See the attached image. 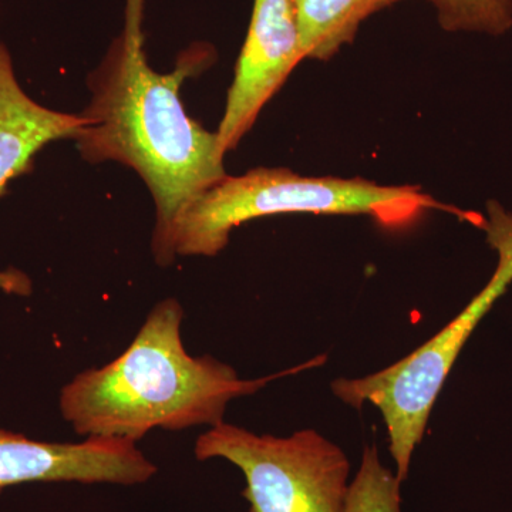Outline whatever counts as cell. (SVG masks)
I'll return each mask as SVG.
<instances>
[{
    "mask_svg": "<svg viewBox=\"0 0 512 512\" xmlns=\"http://www.w3.org/2000/svg\"><path fill=\"white\" fill-rule=\"evenodd\" d=\"M156 474V464L131 440L87 437L83 443H47L0 429V493L26 483L137 485Z\"/></svg>",
    "mask_w": 512,
    "mask_h": 512,
    "instance_id": "cell-7",
    "label": "cell"
},
{
    "mask_svg": "<svg viewBox=\"0 0 512 512\" xmlns=\"http://www.w3.org/2000/svg\"><path fill=\"white\" fill-rule=\"evenodd\" d=\"M400 485L396 474L380 461L379 448L366 446L343 512H402Z\"/></svg>",
    "mask_w": 512,
    "mask_h": 512,
    "instance_id": "cell-10",
    "label": "cell"
},
{
    "mask_svg": "<svg viewBox=\"0 0 512 512\" xmlns=\"http://www.w3.org/2000/svg\"><path fill=\"white\" fill-rule=\"evenodd\" d=\"M144 5L127 0L126 25L90 80L93 99L76 140L86 160L120 161L146 181L157 207L154 255L168 265L175 221L228 174L217 134L188 116L180 96L184 80L214 62V47L195 43L174 72H156L144 52Z\"/></svg>",
    "mask_w": 512,
    "mask_h": 512,
    "instance_id": "cell-1",
    "label": "cell"
},
{
    "mask_svg": "<svg viewBox=\"0 0 512 512\" xmlns=\"http://www.w3.org/2000/svg\"><path fill=\"white\" fill-rule=\"evenodd\" d=\"M197 460L224 458L244 474L249 512H343L350 464L342 448L315 430L289 437L222 423L198 437Z\"/></svg>",
    "mask_w": 512,
    "mask_h": 512,
    "instance_id": "cell-5",
    "label": "cell"
},
{
    "mask_svg": "<svg viewBox=\"0 0 512 512\" xmlns=\"http://www.w3.org/2000/svg\"><path fill=\"white\" fill-rule=\"evenodd\" d=\"M303 59L329 60L355 40L363 20L384 9V0H293Z\"/></svg>",
    "mask_w": 512,
    "mask_h": 512,
    "instance_id": "cell-9",
    "label": "cell"
},
{
    "mask_svg": "<svg viewBox=\"0 0 512 512\" xmlns=\"http://www.w3.org/2000/svg\"><path fill=\"white\" fill-rule=\"evenodd\" d=\"M402 0H384L390 8ZM447 32H476L501 36L512 28V0H429Z\"/></svg>",
    "mask_w": 512,
    "mask_h": 512,
    "instance_id": "cell-11",
    "label": "cell"
},
{
    "mask_svg": "<svg viewBox=\"0 0 512 512\" xmlns=\"http://www.w3.org/2000/svg\"><path fill=\"white\" fill-rule=\"evenodd\" d=\"M441 210L480 227L484 218L457 210L413 185H379L362 178L302 177L288 168H256L228 177L201 194L175 221V255L215 256L232 229L255 218L281 214L367 215L387 229L410 227L426 211Z\"/></svg>",
    "mask_w": 512,
    "mask_h": 512,
    "instance_id": "cell-3",
    "label": "cell"
},
{
    "mask_svg": "<svg viewBox=\"0 0 512 512\" xmlns=\"http://www.w3.org/2000/svg\"><path fill=\"white\" fill-rule=\"evenodd\" d=\"M487 212L481 229L497 252L498 264L481 292L446 328L400 362L373 375L340 377L332 383L333 394L343 403L357 410L370 403L380 410L400 483L409 476L414 448L423 439L431 410L461 349L512 284V214L494 200L488 201Z\"/></svg>",
    "mask_w": 512,
    "mask_h": 512,
    "instance_id": "cell-4",
    "label": "cell"
},
{
    "mask_svg": "<svg viewBox=\"0 0 512 512\" xmlns=\"http://www.w3.org/2000/svg\"><path fill=\"white\" fill-rule=\"evenodd\" d=\"M84 117L40 106L23 92L13 70L12 57L0 42V194L10 180L26 173L46 144L76 138ZM32 281L18 269L0 271V291L29 296Z\"/></svg>",
    "mask_w": 512,
    "mask_h": 512,
    "instance_id": "cell-8",
    "label": "cell"
},
{
    "mask_svg": "<svg viewBox=\"0 0 512 512\" xmlns=\"http://www.w3.org/2000/svg\"><path fill=\"white\" fill-rule=\"evenodd\" d=\"M183 318V306L164 299L117 359L80 373L63 387L60 412L76 433L137 443L154 429L217 426L232 400L258 392L276 377L326 362L325 355L318 356L279 375L244 380L214 357L187 352Z\"/></svg>",
    "mask_w": 512,
    "mask_h": 512,
    "instance_id": "cell-2",
    "label": "cell"
},
{
    "mask_svg": "<svg viewBox=\"0 0 512 512\" xmlns=\"http://www.w3.org/2000/svg\"><path fill=\"white\" fill-rule=\"evenodd\" d=\"M302 60L295 2L255 0L224 117L215 133L222 153L238 146Z\"/></svg>",
    "mask_w": 512,
    "mask_h": 512,
    "instance_id": "cell-6",
    "label": "cell"
}]
</instances>
